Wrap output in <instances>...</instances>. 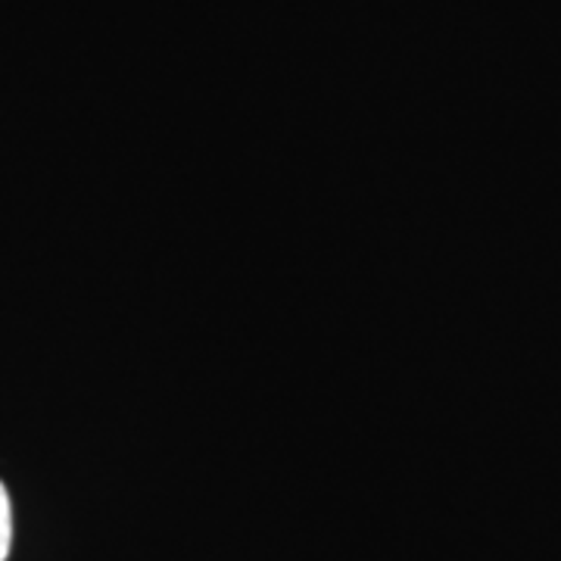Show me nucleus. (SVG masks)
Listing matches in <instances>:
<instances>
[{
	"label": "nucleus",
	"mask_w": 561,
	"mask_h": 561,
	"mask_svg": "<svg viewBox=\"0 0 561 561\" xmlns=\"http://www.w3.org/2000/svg\"><path fill=\"white\" fill-rule=\"evenodd\" d=\"M10 542H13V508H10V493L0 483V561L10 556Z\"/></svg>",
	"instance_id": "1"
}]
</instances>
